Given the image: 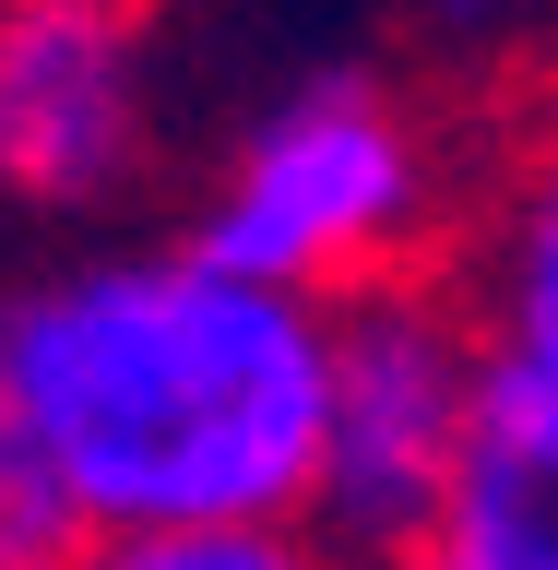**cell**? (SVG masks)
Here are the masks:
<instances>
[{"instance_id":"6da1fadb","label":"cell","mask_w":558,"mask_h":570,"mask_svg":"<svg viewBox=\"0 0 558 570\" xmlns=\"http://www.w3.org/2000/svg\"><path fill=\"white\" fill-rule=\"evenodd\" d=\"M0 381L96 547L297 523L333 428V309L203 238L96 249L0 285Z\"/></svg>"},{"instance_id":"7a4b0ae2","label":"cell","mask_w":558,"mask_h":570,"mask_svg":"<svg viewBox=\"0 0 558 570\" xmlns=\"http://www.w3.org/2000/svg\"><path fill=\"white\" fill-rule=\"evenodd\" d=\"M440 214H452V178H440L428 107L381 71H297L285 96L238 119L190 238L262 285L345 309L369 285L428 274Z\"/></svg>"},{"instance_id":"3957f363","label":"cell","mask_w":558,"mask_h":570,"mask_svg":"<svg viewBox=\"0 0 558 570\" xmlns=\"http://www.w3.org/2000/svg\"><path fill=\"white\" fill-rule=\"evenodd\" d=\"M499 345L476 297L440 274L369 285L333 309V428H321V488H310V534L356 570H417L452 475L476 452Z\"/></svg>"},{"instance_id":"277c9868","label":"cell","mask_w":558,"mask_h":570,"mask_svg":"<svg viewBox=\"0 0 558 570\" xmlns=\"http://www.w3.org/2000/svg\"><path fill=\"white\" fill-rule=\"evenodd\" d=\"M155 155V0H0V203L96 214Z\"/></svg>"},{"instance_id":"5b68a950","label":"cell","mask_w":558,"mask_h":570,"mask_svg":"<svg viewBox=\"0 0 558 570\" xmlns=\"http://www.w3.org/2000/svg\"><path fill=\"white\" fill-rule=\"evenodd\" d=\"M417 570H558V381L499 368Z\"/></svg>"},{"instance_id":"8992f818","label":"cell","mask_w":558,"mask_h":570,"mask_svg":"<svg viewBox=\"0 0 558 570\" xmlns=\"http://www.w3.org/2000/svg\"><path fill=\"white\" fill-rule=\"evenodd\" d=\"M452 285L476 297L499 368L558 381V107L511 131V155H499V178H488V203H476V226H463Z\"/></svg>"},{"instance_id":"52a82bcc","label":"cell","mask_w":558,"mask_h":570,"mask_svg":"<svg viewBox=\"0 0 558 570\" xmlns=\"http://www.w3.org/2000/svg\"><path fill=\"white\" fill-rule=\"evenodd\" d=\"M84 547H96V523L71 511V488L48 475L25 404H12V381H0V570H71Z\"/></svg>"},{"instance_id":"ba28073f","label":"cell","mask_w":558,"mask_h":570,"mask_svg":"<svg viewBox=\"0 0 558 570\" xmlns=\"http://www.w3.org/2000/svg\"><path fill=\"white\" fill-rule=\"evenodd\" d=\"M71 570H356L297 523H203V534H107Z\"/></svg>"},{"instance_id":"9c48e42d","label":"cell","mask_w":558,"mask_h":570,"mask_svg":"<svg viewBox=\"0 0 558 570\" xmlns=\"http://www.w3.org/2000/svg\"><path fill=\"white\" fill-rule=\"evenodd\" d=\"M428 12H440V36L488 48V36H523V24H547L558 0H428Z\"/></svg>"}]
</instances>
